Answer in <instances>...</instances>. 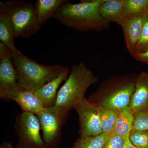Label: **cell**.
Instances as JSON below:
<instances>
[{
    "mask_svg": "<svg viewBox=\"0 0 148 148\" xmlns=\"http://www.w3.org/2000/svg\"><path fill=\"white\" fill-rule=\"evenodd\" d=\"M129 138L135 147L148 148V131L132 130Z\"/></svg>",
    "mask_w": 148,
    "mask_h": 148,
    "instance_id": "obj_22",
    "label": "cell"
},
{
    "mask_svg": "<svg viewBox=\"0 0 148 148\" xmlns=\"http://www.w3.org/2000/svg\"><path fill=\"white\" fill-rule=\"evenodd\" d=\"M74 109L79 119L80 137L96 136L103 134L97 105L85 98Z\"/></svg>",
    "mask_w": 148,
    "mask_h": 148,
    "instance_id": "obj_9",
    "label": "cell"
},
{
    "mask_svg": "<svg viewBox=\"0 0 148 148\" xmlns=\"http://www.w3.org/2000/svg\"><path fill=\"white\" fill-rule=\"evenodd\" d=\"M129 107L134 113L148 108V73L147 72L143 71L138 75Z\"/></svg>",
    "mask_w": 148,
    "mask_h": 148,
    "instance_id": "obj_12",
    "label": "cell"
},
{
    "mask_svg": "<svg viewBox=\"0 0 148 148\" xmlns=\"http://www.w3.org/2000/svg\"><path fill=\"white\" fill-rule=\"evenodd\" d=\"M1 148H13L10 143H5L1 146Z\"/></svg>",
    "mask_w": 148,
    "mask_h": 148,
    "instance_id": "obj_27",
    "label": "cell"
},
{
    "mask_svg": "<svg viewBox=\"0 0 148 148\" xmlns=\"http://www.w3.org/2000/svg\"><path fill=\"white\" fill-rule=\"evenodd\" d=\"M145 14L126 18L121 27L123 32L126 48L130 54L140 40Z\"/></svg>",
    "mask_w": 148,
    "mask_h": 148,
    "instance_id": "obj_11",
    "label": "cell"
},
{
    "mask_svg": "<svg viewBox=\"0 0 148 148\" xmlns=\"http://www.w3.org/2000/svg\"><path fill=\"white\" fill-rule=\"evenodd\" d=\"M126 18L144 15L148 12V0H123Z\"/></svg>",
    "mask_w": 148,
    "mask_h": 148,
    "instance_id": "obj_19",
    "label": "cell"
},
{
    "mask_svg": "<svg viewBox=\"0 0 148 148\" xmlns=\"http://www.w3.org/2000/svg\"><path fill=\"white\" fill-rule=\"evenodd\" d=\"M98 11L106 21L114 22L120 27L126 18L123 0H105L99 6Z\"/></svg>",
    "mask_w": 148,
    "mask_h": 148,
    "instance_id": "obj_13",
    "label": "cell"
},
{
    "mask_svg": "<svg viewBox=\"0 0 148 148\" xmlns=\"http://www.w3.org/2000/svg\"><path fill=\"white\" fill-rule=\"evenodd\" d=\"M70 72V69L66 70L34 92L44 108L55 106L58 87L67 79Z\"/></svg>",
    "mask_w": 148,
    "mask_h": 148,
    "instance_id": "obj_10",
    "label": "cell"
},
{
    "mask_svg": "<svg viewBox=\"0 0 148 148\" xmlns=\"http://www.w3.org/2000/svg\"><path fill=\"white\" fill-rule=\"evenodd\" d=\"M14 32L10 21L5 14L0 13V42L12 51L16 49Z\"/></svg>",
    "mask_w": 148,
    "mask_h": 148,
    "instance_id": "obj_17",
    "label": "cell"
},
{
    "mask_svg": "<svg viewBox=\"0 0 148 148\" xmlns=\"http://www.w3.org/2000/svg\"><path fill=\"white\" fill-rule=\"evenodd\" d=\"M148 51V12L145 14L142 34L139 42L130 53L133 56L136 54L145 53Z\"/></svg>",
    "mask_w": 148,
    "mask_h": 148,
    "instance_id": "obj_21",
    "label": "cell"
},
{
    "mask_svg": "<svg viewBox=\"0 0 148 148\" xmlns=\"http://www.w3.org/2000/svg\"><path fill=\"white\" fill-rule=\"evenodd\" d=\"M98 77L84 62L73 65L67 79L58 90L56 106L70 111L85 98L86 92L98 82Z\"/></svg>",
    "mask_w": 148,
    "mask_h": 148,
    "instance_id": "obj_4",
    "label": "cell"
},
{
    "mask_svg": "<svg viewBox=\"0 0 148 148\" xmlns=\"http://www.w3.org/2000/svg\"><path fill=\"white\" fill-rule=\"evenodd\" d=\"M127 138L113 132L110 133L108 135L103 148H123Z\"/></svg>",
    "mask_w": 148,
    "mask_h": 148,
    "instance_id": "obj_24",
    "label": "cell"
},
{
    "mask_svg": "<svg viewBox=\"0 0 148 148\" xmlns=\"http://www.w3.org/2000/svg\"><path fill=\"white\" fill-rule=\"evenodd\" d=\"M66 0H37L34 4L38 21L41 26L52 17Z\"/></svg>",
    "mask_w": 148,
    "mask_h": 148,
    "instance_id": "obj_15",
    "label": "cell"
},
{
    "mask_svg": "<svg viewBox=\"0 0 148 148\" xmlns=\"http://www.w3.org/2000/svg\"><path fill=\"white\" fill-rule=\"evenodd\" d=\"M138 75L135 73L110 77L104 81L89 101L107 108L120 111L129 106Z\"/></svg>",
    "mask_w": 148,
    "mask_h": 148,
    "instance_id": "obj_3",
    "label": "cell"
},
{
    "mask_svg": "<svg viewBox=\"0 0 148 148\" xmlns=\"http://www.w3.org/2000/svg\"><path fill=\"white\" fill-rule=\"evenodd\" d=\"M14 128L20 145L34 148H42L45 145L40 135L39 121L34 114L23 112L18 114Z\"/></svg>",
    "mask_w": 148,
    "mask_h": 148,
    "instance_id": "obj_8",
    "label": "cell"
},
{
    "mask_svg": "<svg viewBox=\"0 0 148 148\" xmlns=\"http://www.w3.org/2000/svg\"><path fill=\"white\" fill-rule=\"evenodd\" d=\"M123 148H137L135 147V146L133 145L132 143L130 140L129 137L126 139L125 141V144L124 147Z\"/></svg>",
    "mask_w": 148,
    "mask_h": 148,
    "instance_id": "obj_26",
    "label": "cell"
},
{
    "mask_svg": "<svg viewBox=\"0 0 148 148\" xmlns=\"http://www.w3.org/2000/svg\"><path fill=\"white\" fill-rule=\"evenodd\" d=\"M97 106L101 117L103 133L108 134L112 133L114 129L119 111Z\"/></svg>",
    "mask_w": 148,
    "mask_h": 148,
    "instance_id": "obj_18",
    "label": "cell"
},
{
    "mask_svg": "<svg viewBox=\"0 0 148 148\" xmlns=\"http://www.w3.org/2000/svg\"><path fill=\"white\" fill-rule=\"evenodd\" d=\"M105 1L86 0L72 3L66 0L51 17L77 32H101L110 28V23L102 18L98 11L99 6Z\"/></svg>",
    "mask_w": 148,
    "mask_h": 148,
    "instance_id": "obj_1",
    "label": "cell"
},
{
    "mask_svg": "<svg viewBox=\"0 0 148 148\" xmlns=\"http://www.w3.org/2000/svg\"><path fill=\"white\" fill-rule=\"evenodd\" d=\"M11 53L19 85L23 90L32 92L69 69L62 65L39 64L24 55L17 48Z\"/></svg>",
    "mask_w": 148,
    "mask_h": 148,
    "instance_id": "obj_2",
    "label": "cell"
},
{
    "mask_svg": "<svg viewBox=\"0 0 148 148\" xmlns=\"http://www.w3.org/2000/svg\"><path fill=\"white\" fill-rule=\"evenodd\" d=\"M69 111L55 105L45 109L42 113L36 115L42 131L45 145H51L61 138L62 127L68 119Z\"/></svg>",
    "mask_w": 148,
    "mask_h": 148,
    "instance_id": "obj_7",
    "label": "cell"
},
{
    "mask_svg": "<svg viewBox=\"0 0 148 148\" xmlns=\"http://www.w3.org/2000/svg\"><path fill=\"white\" fill-rule=\"evenodd\" d=\"M132 56L137 61L148 65V51L145 53H138Z\"/></svg>",
    "mask_w": 148,
    "mask_h": 148,
    "instance_id": "obj_25",
    "label": "cell"
},
{
    "mask_svg": "<svg viewBox=\"0 0 148 148\" xmlns=\"http://www.w3.org/2000/svg\"><path fill=\"white\" fill-rule=\"evenodd\" d=\"M108 134L103 133L96 136L80 137L72 148H103Z\"/></svg>",
    "mask_w": 148,
    "mask_h": 148,
    "instance_id": "obj_20",
    "label": "cell"
},
{
    "mask_svg": "<svg viewBox=\"0 0 148 148\" xmlns=\"http://www.w3.org/2000/svg\"><path fill=\"white\" fill-rule=\"evenodd\" d=\"M134 118V113L129 107L119 111L113 132L125 138L129 137L132 129Z\"/></svg>",
    "mask_w": 148,
    "mask_h": 148,
    "instance_id": "obj_16",
    "label": "cell"
},
{
    "mask_svg": "<svg viewBox=\"0 0 148 148\" xmlns=\"http://www.w3.org/2000/svg\"><path fill=\"white\" fill-rule=\"evenodd\" d=\"M22 90L18 83L11 51L0 42V98L13 101Z\"/></svg>",
    "mask_w": 148,
    "mask_h": 148,
    "instance_id": "obj_6",
    "label": "cell"
},
{
    "mask_svg": "<svg viewBox=\"0 0 148 148\" xmlns=\"http://www.w3.org/2000/svg\"><path fill=\"white\" fill-rule=\"evenodd\" d=\"M0 13L7 16L15 38L27 39L37 33L41 26L37 18L34 5L22 0L0 2Z\"/></svg>",
    "mask_w": 148,
    "mask_h": 148,
    "instance_id": "obj_5",
    "label": "cell"
},
{
    "mask_svg": "<svg viewBox=\"0 0 148 148\" xmlns=\"http://www.w3.org/2000/svg\"><path fill=\"white\" fill-rule=\"evenodd\" d=\"M22 112L31 113L36 115L42 113L45 109L34 92L23 90L14 98Z\"/></svg>",
    "mask_w": 148,
    "mask_h": 148,
    "instance_id": "obj_14",
    "label": "cell"
},
{
    "mask_svg": "<svg viewBox=\"0 0 148 148\" xmlns=\"http://www.w3.org/2000/svg\"><path fill=\"white\" fill-rule=\"evenodd\" d=\"M134 116L132 130L148 131V108L134 113Z\"/></svg>",
    "mask_w": 148,
    "mask_h": 148,
    "instance_id": "obj_23",
    "label": "cell"
}]
</instances>
